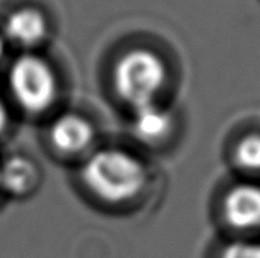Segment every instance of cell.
Listing matches in <instances>:
<instances>
[{
    "mask_svg": "<svg viewBox=\"0 0 260 258\" xmlns=\"http://www.w3.org/2000/svg\"><path fill=\"white\" fill-rule=\"evenodd\" d=\"M83 178L89 189L109 202H124L135 198L147 181L145 166L127 152L107 148L95 152L86 161Z\"/></svg>",
    "mask_w": 260,
    "mask_h": 258,
    "instance_id": "obj_1",
    "label": "cell"
},
{
    "mask_svg": "<svg viewBox=\"0 0 260 258\" xmlns=\"http://www.w3.org/2000/svg\"><path fill=\"white\" fill-rule=\"evenodd\" d=\"M167 83V67L161 58L147 50H132L122 56L114 69L119 96L134 108L156 102Z\"/></svg>",
    "mask_w": 260,
    "mask_h": 258,
    "instance_id": "obj_2",
    "label": "cell"
},
{
    "mask_svg": "<svg viewBox=\"0 0 260 258\" xmlns=\"http://www.w3.org/2000/svg\"><path fill=\"white\" fill-rule=\"evenodd\" d=\"M9 86L17 102L28 112H43L56 99V78L42 58L25 54L12 64Z\"/></svg>",
    "mask_w": 260,
    "mask_h": 258,
    "instance_id": "obj_3",
    "label": "cell"
},
{
    "mask_svg": "<svg viewBox=\"0 0 260 258\" xmlns=\"http://www.w3.org/2000/svg\"><path fill=\"white\" fill-rule=\"evenodd\" d=\"M224 217L236 229H252L260 226V186L237 185L224 201Z\"/></svg>",
    "mask_w": 260,
    "mask_h": 258,
    "instance_id": "obj_4",
    "label": "cell"
},
{
    "mask_svg": "<svg viewBox=\"0 0 260 258\" xmlns=\"http://www.w3.org/2000/svg\"><path fill=\"white\" fill-rule=\"evenodd\" d=\"M4 31L13 45L31 48L45 42L48 36V23L42 12L35 9H20L7 18Z\"/></svg>",
    "mask_w": 260,
    "mask_h": 258,
    "instance_id": "obj_5",
    "label": "cell"
},
{
    "mask_svg": "<svg viewBox=\"0 0 260 258\" xmlns=\"http://www.w3.org/2000/svg\"><path fill=\"white\" fill-rule=\"evenodd\" d=\"M50 135L53 145L66 153L83 152L94 140L92 125L74 114H64L54 120Z\"/></svg>",
    "mask_w": 260,
    "mask_h": 258,
    "instance_id": "obj_6",
    "label": "cell"
},
{
    "mask_svg": "<svg viewBox=\"0 0 260 258\" xmlns=\"http://www.w3.org/2000/svg\"><path fill=\"white\" fill-rule=\"evenodd\" d=\"M172 125V114L165 107H160L156 102L135 108L134 132L143 141H148V143L160 141L170 133Z\"/></svg>",
    "mask_w": 260,
    "mask_h": 258,
    "instance_id": "obj_7",
    "label": "cell"
},
{
    "mask_svg": "<svg viewBox=\"0 0 260 258\" xmlns=\"http://www.w3.org/2000/svg\"><path fill=\"white\" fill-rule=\"evenodd\" d=\"M38 173L35 165L22 156H13L0 166V188L12 194H25L35 186Z\"/></svg>",
    "mask_w": 260,
    "mask_h": 258,
    "instance_id": "obj_8",
    "label": "cell"
},
{
    "mask_svg": "<svg viewBox=\"0 0 260 258\" xmlns=\"http://www.w3.org/2000/svg\"><path fill=\"white\" fill-rule=\"evenodd\" d=\"M239 166L249 171H260V133L247 135L241 140L236 150Z\"/></svg>",
    "mask_w": 260,
    "mask_h": 258,
    "instance_id": "obj_9",
    "label": "cell"
},
{
    "mask_svg": "<svg viewBox=\"0 0 260 258\" xmlns=\"http://www.w3.org/2000/svg\"><path fill=\"white\" fill-rule=\"evenodd\" d=\"M221 258H260L258 242H234L222 250Z\"/></svg>",
    "mask_w": 260,
    "mask_h": 258,
    "instance_id": "obj_10",
    "label": "cell"
},
{
    "mask_svg": "<svg viewBox=\"0 0 260 258\" xmlns=\"http://www.w3.org/2000/svg\"><path fill=\"white\" fill-rule=\"evenodd\" d=\"M7 120H9V114H7V108H5L4 102L0 100V132H2L4 128H5Z\"/></svg>",
    "mask_w": 260,
    "mask_h": 258,
    "instance_id": "obj_11",
    "label": "cell"
},
{
    "mask_svg": "<svg viewBox=\"0 0 260 258\" xmlns=\"http://www.w3.org/2000/svg\"><path fill=\"white\" fill-rule=\"evenodd\" d=\"M4 58V38H0V61Z\"/></svg>",
    "mask_w": 260,
    "mask_h": 258,
    "instance_id": "obj_12",
    "label": "cell"
}]
</instances>
